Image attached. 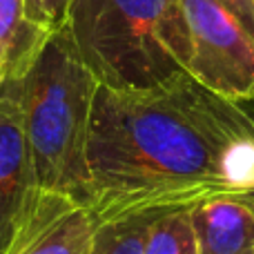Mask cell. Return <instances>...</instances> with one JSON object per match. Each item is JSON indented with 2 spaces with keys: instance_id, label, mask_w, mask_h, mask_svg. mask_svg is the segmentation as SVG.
<instances>
[{
  "instance_id": "cell-1",
  "label": "cell",
  "mask_w": 254,
  "mask_h": 254,
  "mask_svg": "<svg viewBox=\"0 0 254 254\" xmlns=\"http://www.w3.org/2000/svg\"><path fill=\"white\" fill-rule=\"evenodd\" d=\"M252 129L241 103L190 74L152 89L98 85L87 140L94 214L179 210L228 194L225 149Z\"/></svg>"
},
{
  "instance_id": "cell-4",
  "label": "cell",
  "mask_w": 254,
  "mask_h": 254,
  "mask_svg": "<svg viewBox=\"0 0 254 254\" xmlns=\"http://www.w3.org/2000/svg\"><path fill=\"white\" fill-rule=\"evenodd\" d=\"M188 74L232 103L254 98V0H179Z\"/></svg>"
},
{
  "instance_id": "cell-3",
  "label": "cell",
  "mask_w": 254,
  "mask_h": 254,
  "mask_svg": "<svg viewBox=\"0 0 254 254\" xmlns=\"http://www.w3.org/2000/svg\"><path fill=\"white\" fill-rule=\"evenodd\" d=\"M65 29L110 89H152L188 74L179 0H71Z\"/></svg>"
},
{
  "instance_id": "cell-6",
  "label": "cell",
  "mask_w": 254,
  "mask_h": 254,
  "mask_svg": "<svg viewBox=\"0 0 254 254\" xmlns=\"http://www.w3.org/2000/svg\"><path fill=\"white\" fill-rule=\"evenodd\" d=\"M96 223L92 205L43 190L9 254H85Z\"/></svg>"
},
{
  "instance_id": "cell-2",
  "label": "cell",
  "mask_w": 254,
  "mask_h": 254,
  "mask_svg": "<svg viewBox=\"0 0 254 254\" xmlns=\"http://www.w3.org/2000/svg\"><path fill=\"white\" fill-rule=\"evenodd\" d=\"M96 89V76L65 27L49 36L34 65L20 76L25 136L40 190L85 205H92L87 140Z\"/></svg>"
},
{
  "instance_id": "cell-10",
  "label": "cell",
  "mask_w": 254,
  "mask_h": 254,
  "mask_svg": "<svg viewBox=\"0 0 254 254\" xmlns=\"http://www.w3.org/2000/svg\"><path fill=\"white\" fill-rule=\"evenodd\" d=\"M145 254H198L192 207L163 212L152 228Z\"/></svg>"
},
{
  "instance_id": "cell-9",
  "label": "cell",
  "mask_w": 254,
  "mask_h": 254,
  "mask_svg": "<svg viewBox=\"0 0 254 254\" xmlns=\"http://www.w3.org/2000/svg\"><path fill=\"white\" fill-rule=\"evenodd\" d=\"M167 210H143L101 219L85 254H145L154 223Z\"/></svg>"
},
{
  "instance_id": "cell-7",
  "label": "cell",
  "mask_w": 254,
  "mask_h": 254,
  "mask_svg": "<svg viewBox=\"0 0 254 254\" xmlns=\"http://www.w3.org/2000/svg\"><path fill=\"white\" fill-rule=\"evenodd\" d=\"M198 254H254V203L216 194L192 207Z\"/></svg>"
},
{
  "instance_id": "cell-12",
  "label": "cell",
  "mask_w": 254,
  "mask_h": 254,
  "mask_svg": "<svg viewBox=\"0 0 254 254\" xmlns=\"http://www.w3.org/2000/svg\"><path fill=\"white\" fill-rule=\"evenodd\" d=\"M241 196H248V198H250V201L254 203V192H252V194H241Z\"/></svg>"
},
{
  "instance_id": "cell-11",
  "label": "cell",
  "mask_w": 254,
  "mask_h": 254,
  "mask_svg": "<svg viewBox=\"0 0 254 254\" xmlns=\"http://www.w3.org/2000/svg\"><path fill=\"white\" fill-rule=\"evenodd\" d=\"M31 2H34L38 20L43 22L52 34L58 31L61 27H65L71 0H31Z\"/></svg>"
},
{
  "instance_id": "cell-5",
  "label": "cell",
  "mask_w": 254,
  "mask_h": 254,
  "mask_svg": "<svg viewBox=\"0 0 254 254\" xmlns=\"http://www.w3.org/2000/svg\"><path fill=\"white\" fill-rule=\"evenodd\" d=\"M25 136L20 78L0 83V254H9L40 198Z\"/></svg>"
},
{
  "instance_id": "cell-8",
  "label": "cell",
  "mask_w": 254,
  "mask_h": 254,
  "mask_svg": "<svg viewBox=\"0 0 254 254\" xmlns=\"http://www.w3.org/2000/svg\"><path fill=\"white\" fill-rule=\"evenodd\" d=\"M49 36L31 0H0V80L25 76Z\"/></svg>"
},
{
  "instance_id": "cell-13",
  "label": "cell",
  "mask_w": 254,
  "mask_h": 254,
  "mask_svg": "<svg viewBox=\"0 0 254 254\" xmlns=\"http://www.w3.org/2000/svg\"><path fill=\"white\" fill-rule=\"evenodd\" d=\"M0 83H2V80H0Z\"/></svg>"
}]
</instances>
